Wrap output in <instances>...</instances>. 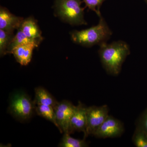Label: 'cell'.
<instances>
[{
    "instance_id": "obj_3",
    "label": "cell",
    "mask_w": 147,
    "mask_h": 147,
    "mask_svg": "<svg viewBox=\"0 0 147 147\" xmlns=\"http://www.w3.org/2000/svg\"><path fill=\"white\" fill-rule=\"evenodd\" d=\"M82 2V0H55V7L58 16L71 25H87Z\"/></svg>"
},
{
    "instance_id": "obj_16",
    "label": "cell",
    "mask_w": 147,
    "mask_h": 147,
    "mask_svg": "<svg viewBox=\"0 0 147 147\" xmlns=\"http://www.w3.org/2000/svg\"><path fill=\"white\" fill-rule=\"evenodd\" d=\"M13 37V33L0 29V54L1 56L7 54V48Z\"/></svg>"
},
{
    "instance_id": "obj_18",
    "label": "cell",
    "mask_w": 147,
    "mask_h": 147,
    "mask_svg": "<svg viewBox=\"0 0 147 147\" xmlns=\"http://www.w3.org/2000/svg\"><path fill=\"white\" fill-rule=\"evenodd\" d=\"M89 9L94 11L98 17L102 16L100 8L102 3L107 0H82Z\"/></svg>"
},
{
    "instance_id": "obj_11",
    "label": "cell",
    "mask_w": 147,
    "mask_h": 147,
    "mask_svg": "<svg viewBox=\"0 0 147 147\" xmlns=\"http://www.w3.org/2000/svg\"><path fill=\"white\" fill-rule=\"evenodd\" d=\"M29 38L38 43L42 40L41 32L34 19L29 18L23 21L19 28Z\"/></svg>"
},
{
    "instance_id": "obj_7",
    "label": "cell",
    "mask_w": 147,
    "mask_h": 147,
    "mask_svg": "<svg viewBox=\"0 0 147 147\" xmlns=\"http://www.w3.org/2000/svg\"><path fill=\"white\" fill-rule=\"evenodd\" d=\"M123 131V125L120 121L109 115L93 135L102 139L115 138L121 135Z\"/></svg>"
},
{
    "instance_id": "obj_17",
    "label": "cell",
    "mask_w": 147,
    "mask_h": 147,
    "mask_svg": "<svg viewBox=\"0 0 147 147\" xmlns=\"http://www.w3.org/2000/svg\"><path fill=\"white\" fill-rule=\"evenodd\" d=\"M132 141L137 147H147V135L141 129L136 128L134 131Z\"/></svg>"
},
{
    "instance_id": "obj_13",
    "label": "cell",
    "mask_w": 147,
    "mask_h": 147,
    "mask_svg": "<svg viewBox=\"0 0 147 147\" xmlns=\"http://www.w3.org/2000/svg\"><path fill=\"white\" fill-rule=\"evenodd\" d=\"M35 111L37 114L40 117H42L53 123L54 125L58 127L56 114L54 107L50 105L35 104Z\"/></svg>"
},
{
    "instance_id": "obj_6",
    "label": "cell",
    "mask_w": 147,
    "mask_h": 147,
    "mask_svg": "<svg viewBox=\"0 0 147 147\" xmlns=\"http://www.w3.org/2000/svg\"><path fill=\"white\" fill-rule=\"evenodd\" d=\"M75 108L76 106L66 100L58 102L54 107L58 128L61 133H69L70 120Z\"/></svg>"
},
{
    "instance_id": "obj_2",
    "label": "cell",
    "mask_w": 147,
    "mask_h": 147,
    "mask_svg": "<svg viewBox=\"0 0 147 147\" xmlns=\"http://www.w3.org/2000/svg\"><path fill=\"white\" fill-rule=\"evenodd\" d=\"M99 18V22L96 26L86 30L72 32L71 34L72 41L86 47L100 45L106 42L113 33L102 16Z\"/></svg>"
},
{
    "instance_id": "obj_4",
    "label": "cell",
    "mask_w": 147,
    "mask_h": 147,
    "mask_svg": "<svg viewBox=\"0 0 147 147\" xmlns=\"http://www.w3.org/2000/svg\"><path fill=\"white\" fill-rule=\"evenodd\" d=\"M35 108L34 101H32L27 95L18 93L12 97L9 110L15 117L20 120L25 121L31 118Z\"/></svg>"
},
{
    "instance_id": "obj_19",
    "label": "cell",
    "mask_w": 147,
    "mask_h": 147,
    "mask_svg": "<svg viewBox=\"0 0 147 147\" xmlns=\"http://www.w3.org/2000/svg\"><path fill=\"white\" fill-rule=\"evenodd\" d=\"M136 128L141 129L147 135V108L140 117Z\"/></svg>"
},
{
    "instance_id": "obj_1",
    "label": "cell",
    "mask_w": 147,
    "mask_h": 147,
    "mask_svg": "<svg viewBox=\"0 0 147 147\" xmlns=\"http://www.w3.org/2000/svg\"><path fill=\"white\" fill-rule=\"evenodd\" d=\"M99 46L98 55L103 68L111 75H118L123 63L130 54L128 44L118 40L110 44L104 42Z\"/></svg>"
},
{
    "instance_id": "obj_14",
    "label": "cell",
    "mask_w": 147,
    "mask_h": 147,
    "mask_svg": "<svg viewBox=\"0 0 147 147\" xmlns=\"http://www.w3.org/2000/svg\"><path fill=\"white\" fill-rule=\"evenodd\" d=\"M18 32L16 35L13 36L9 45L7 51V54H11V51L14 48L20 45L30 43H35L37 45L39 44L36 41L29 38L20 28H18Z\"/></svg>"
},
{
    "instance_id": "obj_10",
    "label": "cell",
    "mask_w": 147,
    "mask_h": 147,
    "mask_svg": "<svg viewBox=\"0 0 147 147\" xmlns=\"http://www.w3.org/2000/svg\"><path fill=\"white\" fill-rule=\"evenodd\" d=\"M38 45L35 43L20 45L12 50L13 54L17 62L22 65H26L31 60L33 51Z\"/></svg>"
},
{
    "instance_id": "obj_20",
    "label": "cell",
    "mask_w": 147,
    "mask_h": 147,
    "mask_svg": "<svg viewBox=\"0 0 147 147\" xmlns=\"http://www.w3.org/2000/svg\"><path fill=\"white\" fill-rule=\"evenodd\" d=\"M146 1V2L147 3V0H145Z\"/></svg>"
},
{
    "instance_id": "obj_8",
    "label": "cell",
    "mask_w": 147,
    "mask_h": 147,
    "mask_svg": "<svg viewBox=\"0 0 147 147\" xmlns=\"http://www.w3.org/2000/svg\"><path fill=\"white\" fill-rule=\"evenodd\" d=\"M87 107L79 102L76 106L69 125V133L74 131H82L86 136L87 129Z\"/></svg>"
},
{
    "instance_id": "obj_9",
    "label": "cell",
    "mask_w": 147,
    "mask_h": 147,
    "mask_svg": "<svg viewBox=\"0 0 147 147\" xmlns=\"http://www.w3.org/2000/svg\"><path fill=\"white\" fill-rule=\"evenodd\" d=\"M23 18L17 17L9 12L6 9L1 7L0 9V29L9 32L13 33L15 29L21 26Z\"/></svg>"
},
{
    "instance_id": "obj_5",
    "label": "cell",
    "mask_w": 147,
    "mask_h": 147,
    "mask_svg": "<svg viewBox=\"0 0 147 147\" xmlns=\"http://www.w3.org/2000/svg\"><path fill=\"white\" fill-rule=\"evenodd\" d=\"M109 108L107 105L87 107V129L85 137L93 135L108 117Z\"/></svg>"
},
{
    "instance_id": "obj_12",
    "label": "cell",
    "mask_w": 147,
    "mask_h": 147,
    "mask_svg": "<svg viewBox=\"0 0 147 147\" xmlns=\"http://www.w3.org/2000/svg\"><path fill=\"white\" fill-rule=\"evenodd\" d=\"M35 104L50 105L55 107L58 102L50 92L42 87L35 89Z\"/></svg>"
},
{
    "instance_id": "obj_15",
    "label": "cell",
    "mask_w": 147,
    "mask_h": 147,
    "mask_svg": "<svg viewBox=\"0 0 147 147\" xmlns=\"http://www.w3.org/2000/svg\"><path fill=\"white\" fill-rule=\"evenodd\" d=\"M61 147H85L88 146L85 139L83 140L75 139L70 136V134L64 133L59 144Z\"/></svg>"
}]
</instances>
